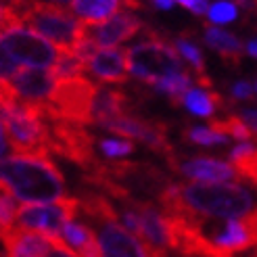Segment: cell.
Instances as JSON below:
<instances>
[{"mask_svg": "<svg viewBox=\"0 0 257 257\" xmlns=\"http://www.w3.org/2000/svg\"><path fill=\"white\" fill-rule=\"evenodd\" d=\"M165 215L201 220H238L255 213L253 195L238 182H170L157 197Z\"/></svg>", "mask_w": 257, "mask_h": 257, "instance_id": "cell-1", "label": "cell"}, {"mask_svg": "<svg viewBox=\"0 0 257 257\" xmlns=\"http://www.w3.org/2000/svg\"><path fill=\"white\" fill-rule=\"evenodd\" d=\"M0 184L23 203H50L67 197L65 178L48 155L0 157Z\"/></svg>", "mask_w": 257, "mask_h": 257, "instance_id": "cell-2", "label": "cell"}, {"mask_svg": "<svg viewBox=\"0 0 257 257\" xmlns=\"http://www.w3.org/2000/svg\"><path fill=\"white\" fill-rule=\"evenodd\" d=\"M0 123L7 143L23 155H48V127L40 105L23 102L0 84Z\"/></svg>", "mask_w": 257, "mask_h": 257, "instance_id": "cell-3", "label": "cell"}, {"mask_svg": "<svg viewBox=\"0 0 257 257\" xmlns=\"http://www.w3.org/2000/svg\"><path fill=\"white\" fill-rule=\"evenodd\" d=\"M80 211L96 226L94 234L100 257H149L143 242L121 226L115 205L105 195L86 192L84 197H78V213Z\"/></svg>", "mask_w": 257, "mask_h": 257, "instance_id": "cell-4", "label": "cell"}, {"mask_svg": "<svg viewBox=\"0 0 257 257\" xmlns=\"http://www.w3.org/2000/svg\"><path fill=\"white\" fill-rule=\"evenodd\" d=\"M9 9L21 23H30L34 32L61 50H69L80 38H84L86 23L75 19L73 13L61 5L42 0H11Z\"/></svg>", "mask_w": 257, "mask_h": 257, "instance_id": "cell-5", "label": "cell"}, {"mask_svg": "<svg viewBox=\"0 0 257 257\" xmlns=\"http://www.w3.org/2000/svg\"><path fill=\"white\" fill-rule=\"evenodd\" d=\"M149 38L127 48V71L147 84H155L161 78L184 71L182 57L176 46L155 32H147Z\"/></svg>", "mask_w": 257, "mask_h": 257, "instance_id": "cell-6", "label": "cell"}, {"mask_svg": "<svg viewBox=\"0 0 257 257\" xmlns=\"http://www.w3.org/2000/svg\"><path fill=\"white\" fill-rule=\"evenodd\" d=\"M96 84L84 75L55 80L46 102L42 105L44 117L61 119L69 123L86 125L92 119V100L96 94Z\"/></svg>", "mask_w": 257, "mask_h": 257, "instance_id": "cell-7", "label": "cell"}, {"mask_svg": "<svg viewBox=\"0 0 257 257\" xmlns=\"http://www.w3.org/2000/svg\"><path fill=\"white\" fill-rule=\"evenodd\" d=\"M0 44L21 67L50 69L61 53V48H57L53 42H48L46 38H42L23 23H15L0 30Z\"/></svg>", "mask_w": 257, "mask_h": 257, "instance_id": "cell-8", "label": "cell"}, {"mask_svg": "<svg viewBox=\"0 0 257 257\" xmlns=\"http://www.w3.org/2000/svg\"><path fill=\"white\" fill-rule=\"evenodd\" d=\"M78 215V197H63L50 203H28L17 207L15 226L32 232H40L48 238H59L65 222Z\"/></svg>", "mask_w": 257, "mask_h": 257, "instance_id": "cell-9", "label": "cell"}, {"mask_svg": "<svg viewBox=\"0 0 257 257\" xmlns=\"http://www.w3.org/2000/svg\"><path fill=\"white\" fill-rule=\"evenodd\" d=\"M46 127H48V153H57V155L67 157L73 163L82 165L84 170H90L96 163L94 157L96 140L88 130H84V125L46 117Z\"/></svg>", "mask_w": 257, "mask_h": 257, "instance_id": "cell-10", "label": "cell"}, {"mask_svg": "<svg viewBox=\"0 0 257 257\" xmlns=\"http://www.w3.org/2000/svg\"><path fill=\"white\" fill-rule=\"evenodd\" d=\"M201 236L224 257H234L236 253L249 251L257 240V220L255 213L238 220H222V224L211 226V230H199Z\"/></svg>", "mask_w": 257, "mask_h": 257, "instance_id": "cell-11", "label": "cell"}, {"mask_svg": "<svg viewBox=\"0 0 257 257\" xmlns=\"http://www.w3.org/2000/svg\"><path fill=\"white\" fill-rule=\"evenodd\" d=\"M102 127L109 132L119 134V136L140 140V143H145L153 151H157L165 159L174 153L170 140H168V127H165V123H161V121H147V119L136 117L132 113H125L121 117H115V119L107 121Z\"/></svg>", "mask_w": 257, "mask_h": 257, "instance_id": "cell-12", "label": "cell"}, {"mask_svg": "<svg viewBox=\"0 0 257 257\" xmlns=\"http://www.w3.org/2000/svg\"><path fill=\"white\" fill-rule=\"evenodd\" d=\"M170 168L184 178L195 182H238V174L230 163L213 157H184L180 159L176 153L168 157Z\"/></svg>", "mask_w": 257, "mask_h": 257, "instance_id": "cell-13", "label": "cell"}, {"mask_svg": "<svg viewBox=\"0 0 257 257\" xmlns=\"http://www.w3.org/2000/svg\"><path fill=\"white\" fill-rule=\"evenodd\" d=\"M9 92L23 100L32 102V105H44L50 90L55 86V75L50 69H40V67H21L13 78L3 84Z\"/></svg>", "mask_w": 257, "mask_h": 257, "instance_id": "cell-14", "label": "cell"}, {"mask_svg": "<svg viewBox=\"0 0 257 257\" xmlns=\"http://www.w3.org/2000/svg\"><path fill=\"white\" fill-rule=\"evenodd\" d=\"M140 30H145V23L136 15L127 11H117L98 25H86V36L94 42L96 48H111L130 40Z\"/></svg>", "mask_w": 257, "mask_h": 257, "instance_id": "cell-15", "label": "cell"}, {"mask_svg": "<svg viewBox=\"0 0 257 257\" xmlns=\"http://www.w3.org/2000/svg\"><path fill=\"white\" fill-rule=\"evenodd\" d=\"M84 71L94 75L102 84L127 82V48H96L84 63Z\"/></svg>", "mask_w": 257, "mask_h": 257, "instance_id": "cell-16", "label": "cell"}, {"mask_svg": "<svg viewBox=\"0 0 257 257\" xmlns=\"http://www.w3.org/2000/svg\"><path fill=\"white\" fill-rule=\"evenodd\" d=\"M0 240H3L7 257H46L50 249L48 236L23 228H13L0 234Z\"/></svg>", "mask_w": 257, "mask_h": 257, "instance_id": "cell-17", "label": "cell"}, {"mask_svg": "<svg viewBox=\"0 0 257 257\" xmlns=\"http://www.w3.org/2000/svg\"><path fill=\"white\" fill-rule=\"evenodd\" d=\"M130 113V98L125 96V92L111 86H100L96 88V94L92 100V119L90 123L105 125L107 121L121 117V115Z\"/></svg>", "mask_w": 257, "mask_h": 257, "instance_id": "cell-18", "label": "cell"}, {"mask_svg": "<svg viewBox=\"0 0 257 257\" xmlns=\"http://www.w3.org/2000/svg\"><path fill=\"white\" fill-rule=\"evenodd\" d=\"M59 240L73 253H78V257H100L96 234L88 224L75 220L65 222L59 232Z\"/></svg>", "mask_w": 257, "mask_h": 257, "instance_id": "cell-19", "label": "cell"}, {"mask_svg": "<svg viewBox=\"0 0 257 257\" xmlns=\"http://www.w3.org/2000/svg\"><path fill=\"white\" fill-rule=\"evenodd\" d=\"M205 42L213 50H217L228 65H240V59L245 55L242 53L245 46H242V42L234 34H230L222 28H211V25H207V28H205Z\"/></svg>", "mask_w": 257, "mask_h": 257, "instance_id": "cell-20", "label": "cell"}, {"mask_svg": "<svg viewBox=\"0 0 257 257\" xmlns=\"http://www.w3.org/2000/svg\"><path fill=\"white\" fill-rule=\"evenodd\" d=\"M182 102L186 105V109L195 115H201V117H215V111L224 107V98L213 92L211 88H188Z\"/></svg>", "mask_w": 257, "mask_h": 257, "instance_id": "cell-21", "label": "cell"}, {"mask_svg": "<svg viewBox=\"0 0 257 257\" xmlns=\"http://www.w3.org/2000/svg\"><path fill=\"white\" fill-rule=\"evenodd\" d=\"M121 0H73L71 9L86 25H98L119 11Z\"/></svg>", "mask_w": 257, "mask_h": 257, "instance_id": "cell-22", "label": "cell"}, {"mask_svg": "<svg viewBox=\"0 0 257 257\" xmlns=\"http://www.w3.org/2000/svg\"><path fill=\"white\" fill-rule=\"evenodd\" d=\"M230 165L234 168L240 180L255 184L257 180V151L253 143H240L230 151Z\"/></svg>", "mask_w": 257, "mask_h": 257, "instance_id": "cell-23", "label": "cell"}, {"mask_svg": "<svg viewBox=\"0 0 257 257\" xmlns=\"http://www.w3.org/2000/svg\"><path fill=\"white\" fill-rule=\"evenodd\" d=\"M176 50L180 53V57H184L190 67L195 69V75H197V82L199 86L203 88H211V80L207 78V73H205V61H203V55H201V48L197 46V42L192 40L188 36H180L176 40Z\"/></svg>", "mask_w": 257, "mask_h": 257, "instance_id": "cell-24", "label": "cell"}, {"mask_svg": "<svg viewBox=\"0 0 257 257\" xmlns=\"http://www.w3.org/2000/svg\"><path fill=\"white\" fill-rule=\"evenodd\" d=\"M155 90H159V92H165L172 100H174V105H180L182 102V96L184 92L192 86V75L184 69V71H180V73H174V75H168V78H161L157 80L155 84H151Z\"/></svg>", "mask_w": 257, "mask_h": 257, "instance_id": "cell-25", "label": "cell"}, {"mask_svg": "<svg viewBox=\"0 0 257 257\" xmlns=\"http://www.w3.org/2000/svg\"><path fill=\"white\" fill-rule=\"evenodd\" d=\"M15 215H17V201L0 184V234L15 228Z\"/></svg>", "mask_w": 257, "mask_h": 257, "instance_id": "cell-26", "label": "cell"}, {"mask_svg": "<svg viewBox=\"0 0 257 257\" xmlns=\"http://www.w3.org/2000/svg\"><path fill=\"white\" fill-rule=\"evenodd\" d=\"M184 138L190 140V143H195V145H203V147L224 145V143H228V140H230L226 134L215 132L213 127H186Z\"/></svg>", "mask_w": 257, "mask_h": 257, "instance_id": "cell-27", "label": "cell"}, {"mask_svg": "<svg viewBox=\"0 0 257 257\" xmlns=\"http://www.w3.org/2000/svg\"><path fill=\"white\" fill-rule=\"evenodd\" d=\"M205 15L209 17L211 23L215 25H224V23H230V21H234L236 15H238V9L234 3H230V0H217V3H213L207 13Z\"/></svg>", "mask_w": 257, "mask_h": 257, "instance_id": "cell-28", "label": "cell"}, {"mask_svg": "<svg viewBox=\"0 0 257 257\" xmlns=\"http://www.w3.org/2000/svg\"><path fill=\"white\" fill-rule=\"evenodd\" d=\"M98 149L102 151V155L107 157H125L134 151V143L130 138H100L98 140Z\"/></svg>", "mask_w": 257, "mask_h": 257, "instance_id": "cell-29", "label": "cell"}, {"mask_svg": "<svg viewBox=\"0 0 257 257\" xmlns=\"http://www.w3.org/2000/svg\"><path fill=\"white\" fill-rule=\"evenodd\" d=\"M232 96L236 100H247V98H253L255 96V86L251 82H236L232 86Z\"/></svg>", "mask_w": 257, "mask_h": 257, "instance_id": "cell-30", "label": "cell"}, {"mask_svg": "<svg viewBox=\"0 0 257 257\" xmlns=\"http://www.w3.org/2000/svg\"><path fill=\"white\" fill-rule=\"evenodd\" d=\"M46 257H78V255L71 249H67L59 238H50V249H48Z\"/></svg>", "mask_w": 257, "mask_h": 257, "instance_id": "cell-31", "label": "cell"}, {"mask_svg": "<svg viewBox=\"0 0 257 257\" xmlns=\"http://www.w3.org/2000/svg\"><path fill=\"white\" fill-rule=\"evenodd\" d=\"M15 23H21L19 19H17V15L13 13L3 0H0V30H5V28H9V25H15Z\"/></svg>", "mask_w": 257, "mask_h": 257, "instance_id": "cell-32", "label": "cell"}, {"mask_svg": "<svg viewBox=\"0 0 257 257\" xmlns=\"http://www.w3.org/2000/svg\"><path fill=\"white\" fill-rule=\"evenodd\" d=\"M207 9H209L207 0H195V3L190 5V11L195 13V15H205V13H207Z\"/></svg>", "mask_w": 257, "mask_h": 257, "instance_id": "cell-33", "label": "cell"}, {"mask_svg": "<svg viewBox=\"0 0 257 257\" xmlns=\"http://www.w3.org/2000/svg\"><path fill=\"white\" fill-rule=\"evenodd\" d=\"M7 136H5V130H3V123H0V157H7Z\"/></svg>", "mask_w": 257, "mask_h": 257, "instance_id": "cell-34", "label": "cell"}, {"mask_svg": "<svg viewBox=\"0 0 257 257\" xmlns=\"http://www.w3.org/2000/svg\"><path fill=\"white\" fill-rule=\"evenodd\" d=\"M155 7H159V9H172L174 0H155Z\"/></svg>", "mask_w": 257, "mask_h": 257, "instance_id": "cell-35", "label": "cell"}, {"mask_svg": "<svg viewBox=\"0 0 257 257\" xmlns=\"http://www.w3.org/2000/svg\"><path fill=\"white\" fill-rule=\"evenodd\" d=\"M255 48H257V46H255V40H251V42L247 44V53H249L251 57H255V55H257V53H255Z\"/></svg>", "mask_w": 257, "mask_h": 257, "instance_id": "cell-36", "label": "cell"}, {"mask_svg": "<svg viewBox=\"0 0 257 257\" xmlns=\"http://www.w3.org/2000/svg\"><path fill=\"white\" fill-rule=\"evenodd\" d=\"M176 3H180V5H182V7L190 9V5H192V3H195V0H176Z\"/></svg>", "mask_w": 257, "mask_h": 257, "instance_id": "cell-37", "label": "cell"}]
</instances>
